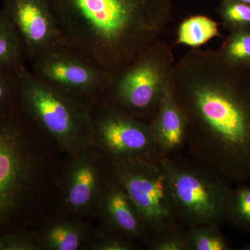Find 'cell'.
<instances>
[{"mask_svg":"<svg viewBox=\"0 0 250 250\" xmlns=\"http://www.w3.org/2000/svg\"><path fill=\"white\" fill-rule=\"evenodd\" d=\"M170 90L187 122L192 158L228 182L250 179V68L192 48L174 63Z\"/></svg>","mask_w":250,"mask_h":250,"instance_id":"obj_1","label":"cell"},{"mask_svg":"<svg viewBox=\"0 0 250 250\" xmlns=\"http://www.w3.org/2000/svg\"><path fill=\"white\" fill-rule=\"evenodd\" d=\"M65 45L113 74L161 40L172 0H49Z\"/></svg>","mask_w":250,"mask_h":250,"instance_id":"obj_2","label":"cell"},{"mask_svg":"<svg viewBox=\"0 0 250 250\" xmlns=\"http://www.w3.org/2000/svg\"><path fill=\"white\" fill-rule=\"evenodd\" d=\"M17 104L0 111V236L20 223L39 187L42 160Z\"/></svg>","mask_w":250,"mask_h":250,"instance_id":"obj_3","label":"cell"},{"mask_svg":"<svg viewBox=\"0 0 250 250\" xmlns=\"http://www.w3.org/2000/svg\"><path fill=\"white\" fill-rule=\"evenodd\" d=\"M18 107L70 154L93 143L91 104L48 84L26 65L14 71Z\"/></svg>","mask_w":250,"mask_h":250,"instance_id":"obj_4","label":"cell"},{"mask_svg":"<svg viewBox=\"0 0 250 250\" xmlns=\"http://www.w3.org/2000/svg\"><path fill=\"white\" fill-rule=\"evenodd\" d=\"M174 63L170 46L161 40L157 41L112 74L103 100L148 123L170 87Z\"/></svg>","mask_w":250,"mask_h":250,"instance_id":"obj_5","label":"cell"},{"mask_svg":"<svg viewBox=\"0 0 250 250\" xmlns=\"http://www.w3.org/2000/svg\"><path fill=\"white\" fill-rule=\"evenodd\" d=\"M163 162L184 227L221 226L227 221V200L231 188L226 179L193 158L166 156Z\"/></svg>","mask_w":250,"mask_h":250,"instance_id":"obj_6","label":"cell"},{"mask_svg":"<svg viewBox=\"0 0 250 250\" xmlns=\"http://www.w3.org/2000/svg\"><path fill=\"white\" fill-rule=\"evenodd\" d=\"M109 170L134 202L150 241L166 233L184 231L163 159L111 162Z\"/></svg>","mask_w":250,"mask_h":250,"instance_id":"obj_7","label":"cell"},{"mask_svg":"<svg viewBox=\"0 0 250 250\" xmlns=\"http://www.w3.org/2000/svg\"><path fill=\"white\" fill-rule=\"evenodd\" d=\"M93 143L110 162L160 160L147 122L130 116L102 100L91 104Z\"/></svg>","mask_w":250,"mask_h":250,"instance_id":"obj_8","label":"cell"},{"mask_svg":"<svg viewBox=\"0 0 250 250\" xmlns=\"http://www.w3.org/2000/svg\"><path fill=\"white\" fill-rule=\"evenodd\" d=\"M31 63L38 78L90 104L103 100L111 80V73L65 45L47 49Z\"/></svg>","mask_w":250,"mask_h":250,"instance_id":"obj_9","label":"cell"},{"mask_svg":"<svg viewBox=\"0 0 250 250\" xmlns=\"http://www.w3.org/2000/svg\"><path fill=\"white\" fill-rule=\"evenodd\" d=\"M0 11L16 28L26 60L65 45L49 0H2Z\"/></svg>","mask_w":250,"mask_h":250,"instance_id":"obj_10","label":"cell"},{"mask_svg":"<svg viewBox=\"0 0 250 250\" xmlns=\"http://www.w3.org/2000/svg\"><path fill=\"white\" fill-rule=\"evenodd\" d=\"M89 147L71 154L64 177L62 202L75 214H84L96 208L109 174Z\"/></svg>","mask_w":250,"mask_h":250,"instance_id":"obj_11","label":"cell"},{"mask_svg":"<svg viewBox=\"0 0 250 250\" xmlns=\"http://www.w3.org/2000/svg\"><path fill=\"white\" fill-rule=\"evenodd\" d=\"M106 228L148 245L151 237L127 192L110 172L96 207Z\"/></svg>","mask_w":250,"mask_h":250,"instance_id":"obj_12","label":"cell"},{"mask_svg":"<svg viewBox=\"0 0 250 250\" xmlns=\"http://www.w3.org/2000/svg\"><path fill=\"white\" fill-rule=\"evenodd\" d=\"M148 123L153 139L164 157L176 155L186 147L187 119L171 93L170 86Z\"/></svg>","mask_w":250,"mask_h":250,"instance_id":"obj_13","label":"cell"},{"mask_svg":"<svg viewBox=\"0 0 250 250\" xmlns=\"http://www.w3.org/2000/svg\"><path fill=\"white\" fill-rule=\"evenodd\" d=\"M89 231L77 220H58L49 223L39 237L41 247L51 250H77L88 243Z\"/></svg>","mask_w":250,"mask_h":250,"instance_id":"obj_14","label":"cell"},{"mask_svg":"<svg viewBox=\"0 0 250 250\" xmlns=\"http://www.w3.org/2000/svg\"><path fill=\"white\" fill-rule=\"evenodd\" d=\"M25 61L16 28L0 11V67L14 72L25 65Z\"/></svg>","mask_w":250,"mask_h":250,"instance_id":"obj_15","label":"cell"},{"mask_svg":"<svg viewBox=\"0 0 250 250\" xmlns=\"http://www.w3.org/2000/svg\"><path fill=\"white\" fill-rule=\"evenodd\" d=\"M220 36L218 22L202 15L184 20L177 32V43L199 48L213 38Z\"/></svg>","mask_w":250,"mask_h":250,"instance_id":"obj_16","label":"cell"},{"mask_svg":"<svg viewBox=\"0 0 250 250\" xmlns=\"http://www.w3.org/2000/svg\"><path fill=\"white\" fill-rule=\"evenodd\" d=\"M216 225L189 227L185 232L186 250H229L231 246Z\"/></svg>","mask_w":250,"mask_h":250,"instance_id":"obj_17","label":"cell"},{"mask_svg":"<svg viewBox=\"0 0 250 250\" xmlns=\"http://www.w3.org/2000/svg\"><path fill=\"white\" fill-rule=\"evenodd\" d=\"M227 221L241 231H250V185L230 189L226 204Z\"/></svg>","mask_w":250,"mask_h":250,"instance_id":"obj_18","label":"cell"},{"mask_svg":"<svg viewBox=\"0 0 250 250\" xmlns=\"http://www.w3.org/2000/svg\"><path fill=\"white\" fill-rule=\"evenodd\" d=\"M218 51L229 63L250 68V29L229 32Z\"/></svg>","mask_w":250,"mask_h":250,"instance_id":"obj_19","label":"cell"},{"mask_svg":"<svg viewBox=\"0 0 250 250\" xmlns=\"http://www.w3.org/2000/svg\"><path fill=\"white\" fill-rule=\"evenodd\" d=\"M218 12L229 32L250 29V4L236 0H222Z\"/></svg>","mask_w":250,"mask_h":250,"instance_id":"obj_20","label":"cell"},{"mask_svg":"<svg viewBox=\"0 0 250 250\" xmlns=\"http://www.w3.org/2000/svg\"><path fill=\"white\" fill-rule=\"evenodd\" d=\"M41 248L39 237L22 230L0 236V250H38Z\"/></svg>","mask_w":250,"mask_h":250,"instance_id":"obj_21","label":"cell"},{"mask_svg":"<svg viewBox=\"0 0 250 250\" xmlns=\"http://www.w3.org/2000/svg\"><path fill=\"white\" fill-rule=\"evenodd\" d=\"M130 238L121 233L105 229L98 233L90 243V249L94 250H132L135 246L130 242Z\"/></svg>","mask_w":250,"mask_h":250,"instance_id":"obj_22","label":"cell"},{"mask_svg":"<svg viewBox=\"0 0 250 250\" xmlns=\"http://www.w3.org/2000/svg\"><path fill=\"white\" fill-rule=\"evenodd\" d=\"M16 104L14 72L0 67V111L13 107Z\"/></svg>","mask_w":250,"mask_h":250,"instance_id":"obj_23","label":"cell"},{"mask_svg":"<svg viewBox=\"0 0 250 250\" xmlns=\"http://www.w3.org/2000/svg\"><path fill=\"white\" fill-rule=\"evenodd\" d=\"M185 232L184 230L156 237L147 247L152 250H186Z\"/></svg>","mask_w":250,"mask_h":250,"instance_id":"obj_24","label":"cell"},{"mask_svg":"<svg viewBox=\"0 0 250 250\" xmlns=\"http://www.w3.org/2000/svg\"><path fill=\"white\" fill-rule=\"evenodd\" d=\"M236 1H242V2L247 3L250 4V0H236Z\"/></svg>","mask_w":250,"mask_h":250,"instance_id":"obj_25","label":"cell"},{"mask_svg":"<svg viewBox=\"0 0 250 250\" xmlns=\"http://www.w3.org/2000/svg\"><path fill=\"white\" fill-rule=\"evenodd\" d=\"M243 250H250V244L248 245V246H245L244 248H243Z\"/></svg>","mask_w":250,"mask_h":250,"instance_id":"obj_26","label":"cell"}]
</instances>
